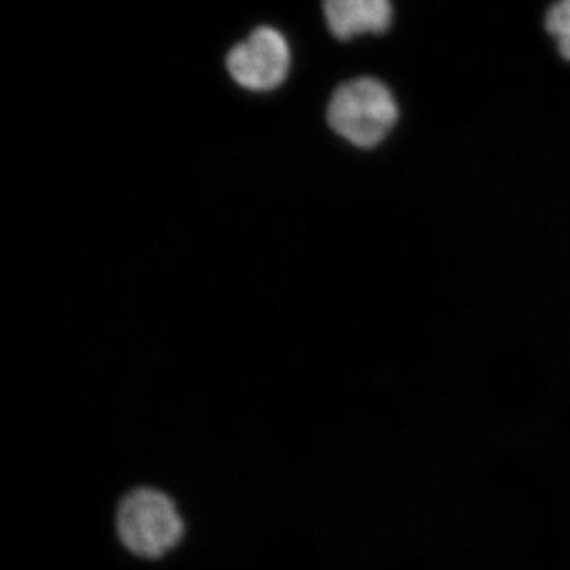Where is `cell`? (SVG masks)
<instances>
[{
    "mask_svg": "<svg viewBox=\"0 0 570 570\" xmlns=\"http://www.w3.org/2000/svg\"><path fill=\"white\" fill-rule=\"evenodd\" d=\"M116 528L130 553L149 560L174 550L184 534L175 502L153 489H137L124 497L116 513Z\"/></svg>",
    "mask_w": 570,
    "mask_h": 570,
    "instance_id": "obj_2",
    "label": "cell"
},
{
    "mask_svg": "<svg viewBox=\"0 0 570 570\" xmlns=\"http://www.w3.org/2000/svg\"><path fill=\"white\" fill-rule=\"evenodd\" d=\"M546 28L557 40L562 58L570 61V0H558L546 18Z\"/></svg>",
    "mask_w": 570,
    "mask_h": 570,
    "instance_id": "obj_5",
    "label": "cell"
},
{
    "mask_svg": "<svg viewBox=\"0 0 570 570\" xmlns=\"http://www.w3.org/2000/svg\"><path fill=\"white\" fill-rule=\"evenodd\" d=\"M292 52L283 33L261 26L227 56V69L242 88L255 92L279 88L291 71Z\"/></svg>",
    "mask_w": 570,
    "mask_h": 570,
    "instance_id": "obj_3",
    "label": "cell"
},
{
    "mask_svg": "<svg viewBox=\"0 0 570 570\" xmlns=\"http://www.w3.org/2000/svg\"><path fill=\"white\" fill-rule=\"evenodd\" d=\"M328 124L358 148H374L400 118L395 97L376 78H355L341 85L328 105Z\"/></svg>",
    "mask_w": 570,
    "mask_h": 570,
    "instance_id": "obj_1",
    "label": "cell"
},
{
    "mask_svg": "<svg viewBox=\"0 0 570 570\" xmlns=\"http://www.w3.org/2000/svg\"><path fill=\"white\" fill-rule=\"evenodd\" d=\"M322 9L328 31L337 40L384 33L393 21L392 0H324Z\"/></svg>",
    "mask_w": 570,
    "mask_h": 570,
    "instance_id": "obj_4",
    "label": "cell"
}]
</instances>
